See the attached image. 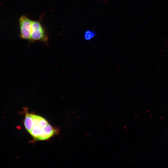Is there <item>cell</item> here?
<instances>
[{
    "label": "cell",
    "mask_w": 168,
    "mask_h": 168,
    "mask_svg": "<svg viewBox=\"0 0 168 168\" xmlns=\"http://www.w3.org/2000/svg\"><path fill=\"white\" fill-rule=\"evenodd\" d=\"M24 124L26 130L36 141L47 140L57 132L44 118L34 114L26 113Z\"/></svg>",
    "instance_id": "obj_1"
},
{
    "label": "cell",
    "mask_w": 168,
    "mask_h": 168,
    "mask_svg": "<svg viewBox=\"0 0 168 168\" xmlns=\"http://www.w3.org/2000/svg\"><path fill=\"white\" fill-rule=\"evenodd\" d=\"M48 36L40 23L38 21H32L31 34V40L45 42L48 40Z\"/></svg>",
    "instance_id": "obj_2"
},
{
    "label": "cell",
    "mask_w": 168,
    "mask_h": 168,
    "mask_svg": "<svg viewBox=\"0 0 168 168\" xmlns=\"http://www.w3.org/2000/svg\"><path fill=\"white\" fill-rule=\"evenodd\" d=\"M32 22L25 15L22 16L19 18L20 37L21 39L31 40Z\"/></svg>",
    "instance_id": "obj_3"
},
{
    "label": "cell",
    "mask_w": 168,
    "mask_h": 168,
    "mask_svg": "<svg viewBox=\"0 0 168 168\" xmlns=\"http://www.w3.org/2000/svg\"><path fill=\"white\" fill-rule=\"evenodd\" d=\"M95 35V33L93 31L90 30L86 31L84 35V39L87 40H90L93 39Z\"/></svg>",
    "instance_id": "obj_4"
}]
</instances>
